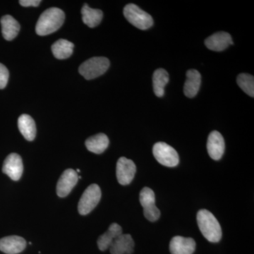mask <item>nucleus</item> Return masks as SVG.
Masks as SVG:
<instances>
[{"mask_svg":"<svg viewBox=\"0 0 254 254\" xmlns=\"http://www.w3.org/2000/svg\"><path fill=\"white\" fill-rule=\"evenodd\" d=\"M40 0H20L19 4L21 6L28 7V6H38L41 4Z\"/></svg>","mask_w":254,"mask_h":254,"instance_id":"26","label":"nucleus"},{"mask_svg":"<svg viewBox=\"0 0 254 254\" xmlns=\"http://www.w3.org/2000/svg\"><path fill=\"white\" fill-rule=\"evenodd\" d=\"M1 32L3 37L6 41L14 39L20 31V24L18 21L10 15H5L1 18Z\"/></svg>","mask_w":254,"mask_h":254,"instance_id":"18","label":"nucleus"},{"mask_svg":"<svg viewBox=\"0 0 254 254\" xmlns=\"http://www.w3.org/2000/svg\"><path fill=\"white\" fill-rule=\"evenodd\" d=\"M197 223L200 231L208 242L217 243L222 238V229L213 213L202 209L197 213Z\"/></svg>","mask_w":254,"mask_h":254,"instance_id":"2","label":"nucleus"},{"mask_svg":"<svg viewBox=\"0 0 254 254\" xmlns=\"http://www.w3.org/2000/svg\"><path fill=\"white\" fill-rule=\"evenodd\" d=\"M187 80L184 86V93L188 98L195 97L199 91L201 76L197 70L190 69L187 72Z\"/></svg>","mask_w":254,"mask_h":254,"instance_id":"16","label":"nucleus"},{"mask_svg":"<svg viewBox=\"0 0 254 254\" xmlns=\"http://www.w3.org/2000/svg\"><path fill=\"white\" fill-rule=\"evenodd\" d=\"M73 48L74 45L71 42L60 39L52 46V52L57 59L65 60L72 55Z\"/></svg>","mask_w":254,"mask_h":254,"instance_id":"22","label":"nucleus"},{"mask_svg":"<svg viewBox=\"0 0 254 254\" xmlns=\"http://www.w3.org/2000/svg\"><path fill=\"white\" fill-rule=\"evenodd\" d=\"M79 172H80L79 169H77V170H76V173H79Z\"/></svg>","mask_w":254,"mask_h":254,"instance_id":"27","label":"nucleus"},{"mask_svg":"<svg viewBox=\"0 0 254 254\" xmlns=\"http://www.w3.org/2000/svg\"><path fill=\"white\" fill-rule=\"evenodd\" d=\"M100 198H101V190L100 187L95 184L90 185L83 192L78 202V213L82 215H86L91 213L99 203Z\"/></svg>","mask_w":254,"mask_h":254,"instance_id":"6","label":"nucleus"},{"mask_svg":"<svg viewBox=\"0 0 254 254\" xmlns=\"http://www.w3.org/2000/svg\"><path fill=\"white\" fill-rule=\"evenodd\" d=\"M78 180V174L72 169L65 170L60 177L57 185V194L61 198L66 197L76 186Z\"/></svg>","mask_w":254,"mask_h":254,"instance_id":"10","label":"nucleus"},{"mask_svg":"<svg viewBox=\"0 0 254 254\" xmlns=\"http://www.w3.org/2000/svg\"><path fill=\"white\" fill-rule=\"evenodd\" d=\"M225 144L221 133L217 131H212L209 134L207 141V150L210 158L219 160L225 152Z\"/></svg>","mask_w":254,"mask_h":254,"instance_id":"11","label":"nucleus"},{"mask_svg":"<svg viewBox=\"0 0 254 254\" xmlns=\"http://www.w3.org/2000/svg\"><path fill=\"white\" fill-rule=\"evenodd\" d=\"M134 248V242L128 234L117 237L110 247L111 254H131Z\"/></svg>","mask_w":254,"mask_h":254,"instance_id":"15","label":"nucleus"},{"mask_svg":"<svg viewBox=\"0 0 254 254\" xmlns=\"http://www.w3.org/2000/svg\"><path fill=\"white\" fill-rule=\"evenodd\" d=\"M9 73L7 68L0 63V89H3L7 85Z\"/></svg>","mask_w":254,"mask_h":254,"instance_id":"25","label":"nucleus"},{"mask_svg":"<svg viewBox=\"0 0 254 254\" xmlns=\"http://www.w3.org/2000/svg\"><path fill=\"white\" fill-rule=\"evenodd\" d=\"M110 61L104 57H95L86 60L78 68V71L87 80L93 79L106 72Z\"/></svg>","mask_w":254,"mask_h":254,"instance_id":"3","label":"nucleus"},{"mask_svg":"<svg viewBox=\"0 0 254 254\" xmlns=\"http://www.w3.org/2000/svg\"><path fill=\"white\" fill-rule=\"evenodd\" d=\"M237 84L247 95L254 97V78L248 73H240L237 78Z\"/></svg>","mask_w":254,"mask_h":254,"instance_id":"24","label":"nucleus"},{"mask_svg":"<svg viewBox=\"0 0 254 254\" xmlns=\"http://www.w3.org/2000/svg\"><path fill=\"white\" fill-rule=\"evenodd\" d=\"M195 242L193 239L176 236L170 244L171 254H192L195 252Z\"/></svg>","mask_w":254,"mask_h":254,"instance_id":"13","label":"nucleus"},{"mask_svg":"<svg viewBox=\"0 0 254 254\" xmlns=\"http://www.w3.org/2000/svg\"><path fill=\"white\" fill-rule=\"evenodd\" d=\"M82 20L90 28H95L101 22L103 13L101 10L92 9L85 4L81 9Z\"/></svg>","mask_w":254,"mask_h":254,"instance_id":"21","label":"nucleus"},{"mask_svg":"<svg viewBox=\"0 0 254 254\" xmlns=\"http://www.w3.org/2000/svg\"><path fill=\"white\" fill-rule=\"evenodd\" d=\"M124 15L128 22L138 29L147 30L153 25L152 16L136 4H127L124 9Z\"/></svg>","mask_w":254,"mask_h":254,"instance_id":"4","label":"nucleus"},{"mask_svg":"<svg viewBox=\"0 0 254 254\" xmlns=\"http://www.w3.org/2000/svg\"><path fill=\"white\" fill-rule=\"evenodd\" d=\"M26 247V240L21 237H5L0 240V251L6 254L21 253Z\"/></svg>","mask_w":254,"mask_h":254,"instance_id":"14","label":"nucleus"},{"mask_svg":"<svg viewBox=\"0 0 254 254\" xmlns=\"http://www.w3.org/2000/svg\"><path fill=\"white\" fill-rule=\"evenodd\" d=\"M233 43L230 34L224 31L214 33L205 41V46L209 50L216 52L223 51Z\"/></svg>","mask_w":254,"mask_h":254,"instance_id":"12","label":"nucleus"},{"mask_svg":"<svg viewBox=\"0 0 254 254\" xmlns=\"http://www.w3.org/2000/svg\"><path fill=\"white\" fill-rule=\"evenodd\" d=\"M22 159L16 153H11L6 157L3 164L2 172L14 181H18L22 176Z\"/></svg>","mask_w":254,"mask_h":254,"instance_id":"9","label":"nucleus"},{"mask_svg":"<svg viewBox=\"0 0 254 254\" xmlns=\"http://www.w3.org/2000/svg\"><path fill=\"white\" fill-rule=\"evenodd\" d=\"M64 19L65 14L63 10L56 7L49 8L38 18L36 26L37 34L44 36L54 33L63 26Z\"/></svg>","mask_w":254,"mask_h":254,"instance_id":"1","label":"nucleus"},{"mask_svg":"<svg viewBox=\"0 0 254 254\" xmlns=\"http://www.w3.org/2000/svg\"><path fill=\"white\" fill-rule=\"evenodd\" d=\"M169 81L168 71L164 68H158L153 73V85L155 95L159 98L165 94V87Z\"/></svg>","mask_w":254,"mask_h":254,"instance_id":"23","label":"nucleus"},{"mask_svg":"<svg viewBox=\"0 0 254 254\" xmlns=\"http://www.w3.org/2000/svg\"><path fill=\"white\" fill-rule=\"evenodd\" d=\"M153 153L157 161L164 166L173 168L180 163V158L176 150L164 142L155 143L153 146Z\"/></svg>","mask_w":254,"mask_h":254,"instance_id":"5","label":"nucleus"},{"mask_svg":"<svg viewBox=\"0 0 254 254\" xmlns=\"http://www.w3.org/2000/svg\"><path fill=\"white\" fill-rule=\"evenodd\" d=\"M123 234V228L118 223H113L108 228V231L102 235L97 241L98 248L100 251H105L110 248L113 241Z\"/></svg>","mask_w":254,"mask_h":254,"instance_id":"17","label":"nucleus"},{"mask_svg":"<svg viewBox=\"0 0 254 254\" xmlns=\"http://www.w3.org/2000/svg\"><path fill=\"white\" fill-rule=\"evenodd\" d=\"M110 141L105 133H98L86 141L87 149L95 154H101L108 148Z\"/></svg>","mask_w":254,"mask_h":254,"instance_id":"20","label":"nucleus"},{"mask_svg":"<svg viewBox=\"0 0 254 254\" xmlns=\"http://www.w3.org/2000/svg\"><path fill=\"white\" fill-rule=\"evenodd\" d=\"M136 172V165L131 160L125 157L119 159L117 163L116 175L120 185H129L134 178Z\"/></svg>","mask_w":254,"mask_h":254,"instance_id":"8","label":"nucleus"},{"mask_svg":"<svg viewBox=\"0 0 254 254\" xmlns=\"http://www.w3.org/2000/svg\"><path fill=\"white\" fill-rule=\"evenodd\" d=\"M139 199L145 218L150 222L158 220L160 218V211L155 205V195L153 190L148 187H144L140 192Z\"/></svg>","mask_w":254,"mask_h":254,"instance_id":"7","label":"nucleus"},{"mask_svg":"<svg viewBox=\"0 0 254 254\" xmlns=\"http://www.w3.org/2000/svg\"><path fill=\"white\" fill-rule=\"evenodd\" d=\"M18 129L27 141L34 140L36 135V127L34 120L28 115H22L18 120Z\"/></svg>","mask_w":254,"mask_h":254,"instance_id":"19","label":"nucleus"}]
</instances>
